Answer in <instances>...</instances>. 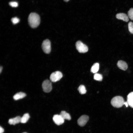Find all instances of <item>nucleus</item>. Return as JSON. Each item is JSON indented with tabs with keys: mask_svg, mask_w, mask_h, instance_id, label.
<instances>
[{
	"mask_svg": "<svg viewBox=\"0 0 133 133\" xmlns=\"http://www.w3.org/2000/svg\"><path fill=\"white\" fill-rule=\"evenodd\" d=\"M42 87L43 91L46 93L50 92L52 89L51 83L48 80H45L43 82Z\"/></svg>",
	"mask_w": 133,
	"mask_h": 133,
	"instance_id": "nucleus-6",
	"label": "nucleus"
},
{
	"mask_svg": "<svg viewBox=\"0 0 133 133\" xmlns=\"http://www.w3.org/2000/svg\"><path fill=\"white\" fill-rule=\"evenodd\" d=\"M128 16L132 20H133V8H131L128 11Z\"/></svg>",
	"mask_w": 133,
	"mask_h": 133,
	"instance_id": "nucleus-19",
	"label": "nucleus"
},
{
	"mask_svg": "<svg viewBox=\"0 0 133 133\" xmlns=\"http://www.w3.org/2000/svg\"><path fill=\"white\" fill-rule=\"evenodd\" d=\"M99 68V64L97 63H95L92 66L91 69V71L93 73H96L98 71Z\"/></svg>",
	"mask_w": 133,
	"mask_h": 133,
	"instance_id": "nucleus-15",
	"label": "nucleus"
},
{
	"mask_svg": "<svg viewBox=\"0 0 133 133\" xmlns=\"http://www.w3.org/2000/svg\"><path fill=\"white\" fill-rule=\"evenodd\" d=\"M69 0H64L66 2H67Z\"/></svg>",
	"mask_w": 133,
	"mask_h": 133,
	"instance_id": "nucleus-26",
	"label": "nucleus"
},
{
	"mask_svg": "<svg viewBox=\"0 0 133 133\" xmlns=\"http://www.w3.org/2000/svg\"><path fill=\"white\" fill-rule=\"evenodd\" d=\"M9 4V5L12 7H17L18 5V3L16 1L10 2Z\"/></svg>",
	"mask_w": 133,
	"mask_h": 133,
	"instance_id": "nucleus-22",
	"label": "nucleus"
},
{
	"mask_svg": "<svg viewBox=\"0 0 133 133\" xmlns=\"http://www.w3.org/2000/svg\"><path fill=\"white\" fill-rule=\"evenodd\" d=\"M11 20L13 24H15L18 23L20 20L17 17H15L12 18Z\"/></svg>",
	"mask_w": 133,
	"mask_h": 133,
	"instance_id": "nucleus-21",
	"label": "nucleus"
},
{
	"mask_svg": "<svg viewBox=\"0 0 133 133\" xmlns=\"http://www.w3.org/2000/svg\"><path fill=\"white\" fill-rule=\"evenodd\" d=\"M124 104H125L126 107H127L128 105V104L127 101L125 102L124 103Z\"/></svg>",
	"mask_w": 133,
	"mask_h": 133,
	"instance_id": "nucleus-24",
	"label": "nucleus"
},
{
	"mask_svg": "<svg viewBox=\"0 0 133 133\" xmlns=\"http://www.w3.org/2000/svg\"><path fill=\"white\" fill-rule=\"evenodd\" d=\"M78 90L79 93L81 94H85L86 92L85 86L83 85H81L79 86Z\"/></svg>",
	"mask_w": 133,
	"mask_h": 133,
	"instance_id": "nucleus-17",
	"label": "nucleus"
},
{
	"mask_svg": "<svg viewBox=\"0 0 133 133\" xmlns=\"http://www.w3.org/2000/svg\"><path fill=\"white\" fill-rule=\"evenodd\" d=\"M26 95L24 93L20 92L15 94L13 96L14 99L15 100H19L25 97Z\"/></svg>",
	"mask_w": 133,
	"mask_h": 133,
	"instance_id": "nucleus-13",
	"label": "nucleus"
},
{
	"mask_svg": "<svg viewBox=\"0 0 133 133\" xmlns=\"http://www.w3.org/2000/svg\"><path fill=\"white\" fill-rule=\"evenodd\" d=\"M89 119L88 116L86 115H83L81 116L78 119L77 123L80 126L83 127Z\"/></svg>",
	"mask_w": 133,
	"mask_h": 133,
	"instance_id": "nucleus-7",
	"label": "nucleus"
},
{
	"mask_svg": "<svg viewBox=\"0 0 133 133\" xmlns=\"http://www.w3.org/2000/svg\"><path fill=\"white\" fill-rule=\"evenodd\" d=\"M124 102L122 97L116 96L112 99L111 101V104L114 107L119 108L121 107L124 105Z\"/></svg>",
	"mask_w": 133,
	"mask_h": 133,
	"instance_id": "nucleus-2",
	"label": "nucleus"
},
{
	"mask_svg": "<svg viewBox=\"0 0 133 133\" xmlns=\"http://www.w3.org/2000/svg\"><path fill=\"white\" fill-rule=\"evenodd\" d=\"M53 120L55 123L58 125L62 124L64 122V119L60 115H54L53 117Z\"/></svg>",
	"mask_w": 133,
	"mask_h": 133,
	"instance_id": "nucleus-8",
	"label": "nucleus"
},
{
	"mask_svg": "<svg viewBox=\"0 0 133 133\" xmlns=\"http://www.w3.org/2000/svg\"><path fill=\"white\" fill-rule=\"evenodd\" d=\"M30 118L29 114L28 113L24 114L22 117H21L20 122L22 123H26Z\"/></svg>",
	"mask_w": 133,
	"mask_h": 133,
	"instance_id": "nucleus-16",
	"label": "nucleus"
},
{
	"mask_svg": "<svg viewBox=\"0 0 133 133\" xmlns=\"http://www.w3.org/2000/svg\"><path fill=\"white\" fill-rule=\"evenodd\" d=\"M127 101L128 105L133 108V92L130 93L127 95Z\"/></svg>",
	"mask_w": 133,
	"mask_h": 133,
	"instance_id": "nucleus-12",
	"label": "nucleus"
},
{
	"mask_svg": "<svg viewBox=\"0 0 133 133\" xmlns=\"http://www.w3.org/2000/svg\"><path fill=\"white\" fill-rule=\"evenodd\" d=\"M116 17L117 19L122 20L126 22H127L129 20L128 16L124 13L117 14L116 15Z\"/></svg>",
	"mask_w": 133,
	"mask_h": 133,
	"instance_id": "nucleus-9",
	"label": "nucleus"
},
{
	"mask_svg": "<svg viewBox=\"0 0 133 133\" xmlns=\"http://www.w3.org/2000/svg\"></svg>",
	"mask_w": 133,
	"mask_h": 133,
	"instance_id": "nucleus-27",
	"label": "nucleus"
},
{
	"mask_svg": "<svg viewBox=\"0 0 133 133\" xmlns=\"http://www.w3.org/2000/svg\"><path fill=\"white\" fill-rule=\"evenodd\" d=\"M128 28L130 32L133 34V23L131 22H129L128 24Z\"/></svg>",
	"mask_w": 133,
	"mask_h": 133,
	"instance_id": "nucleus-20",
	"label": "nucleus"
},
{
	"mask_svg": "<svg viewBox=\"0 0 133 133\" xmlns=\"http://www.w3.org/2000/svg\"><path fill=\"white\" fill-rule=\"evenodd\" d=\"M2 66H1L0 67V73H1L2 71Z\"/></svg>",
	"mask_w": 133,
	"mask_h": 133,
	"instance_id": "nucleus-25",
	"label": "nucleus"
},
{
	"mask_svg": "<svg viewBox=\"0 0 133 133\" xmlns=\"http://www.w3.org/2000/svg\"><path fill=\"white\" fill-rule=\"evenodd\" d=\"M4 132V129L1 126L0 127V133H3Z\"/></svg>",
	"mask_w": 133,
	"mask_h": 133,
	"instance_id": "nucleus-23",
	"label": "nucleus"
},
{
	"mask_svg": "<svg viewBox=\"0 0 133 133\" xmlns=\"http://www.w3.org/2000/svg\"><path fill=\"white\" fill-rule=\"evenodd\" d=\"M103 78L102 75L100 74L96 73L94 76V79L96 80L101 81L102 80Z\"/></svg>",
	"mask_w": 133,
	"mask_h": 133,
	"instance_id": "nucleus-18",
	"label": "nucleus"
},
{
	"mask_svg": "<svg viewBox=\"0 0 133 133\" xmlns=\"http://www.w3.org/2000/svg\"><path fill=\"white\" fill-rule=\"evenodd\" d=\"M28 22L29 25L31 28H36L40 23V17L37 13H32L28 17Z\"/></svg>",
	"mask_w": 133,
	"mask_h": 133,
	"instance_id": "nucleus-1",
	"label": "nucleus"
},
{
	"mask_svg": "<svg viewBox=\"0 0 133 133\" xmlns=\"http://www.w3.org/2000/svg\"><path fill=\"white\" fill-rule=\"evenodd\" d=\"M42 47L43 51L46 53H49L51 50V43L48 39L44 40L42 44Z\"/></svg>",
	"mask_w": 133,
	"mask_h": 133,
	"instance_id": "nucleus-4",
	"label": "nucleus"
},
{
	"mask_svg": "<svg viewBox=\"0 0 133 133\" xmlns=\"http://www.w3.org/2000/svg\"><path fill=\"white\" fill-rule=\"evenodd\" d=\"M60 115L64 120H70L71 119L70 114L65 111H61Z\"/></svg>",
	"mask_w": 133,
	"mask_h": 133,
	"instance_id": "nucleus-14",
	"label": "nucleus"
},
{
	"mask_svg": "<svg viewBox=\"0 0 133 133\" xmlns=\"http://www.w3.org/2000/svg\"><path fill=\"white\" fill-rule=\"evenodd\" d=\"M76 48L78 51L81 53H84L87 52L88 50L87 47L81 41H79L76 43Z\"/></svg>",
	"mask_w": 133,
	"mask_h": 133,
	"instance_id": "nucleus-3",
	"label": "nucleus"
},
{
	"mask_svg": "<svg viewBox=\"0 0 133 133\" xmlns=\"http://www.w3.org/2000/svg\"><path fill=\"white\" fill-rule=\"evenodd\" d=\"M62 77V73L60 71H57L52 73L51 74L50 79L51 82H55L59 81Z\"/></svg>",
	"mask_w": 133,
	"mask_h": 133,
	"instance_id": "nucleus-5",
	"label": "nucleus"
},
{
	"mask_svg": "<svg viewBox=\"0 0 133 133\" xmlns=\"http://www.w3.org/2000/svg\"><path fill=\"white\" fill-rule=\"evenodd\" d=\"M21 117L18 116L15 118L10 119L8 120V123L11 125H15L20 122Z\"/></svg>",
	"mask_w": 133,
	"mask_h": 133,
	"instance_id": "nucleus-11",
	"label": "nucleus"
},
{
	"mask_svg": "<svg viewBox=\"0 0 133 133\" xmlns=\"http://www.w3.org/2000/svg\"><path fill=\"white\" fill-rule=\"evenodd\" d=\"M117 66L119 68L124 70H125L128 68L127 63L123 61L119 60L117 63Z\"/></svg>",
	"mask_w": 133,
	"mask_h": 133,
	"instance_id": "nucleus-10",
	"label": "nucleus"
}]
</instances>
